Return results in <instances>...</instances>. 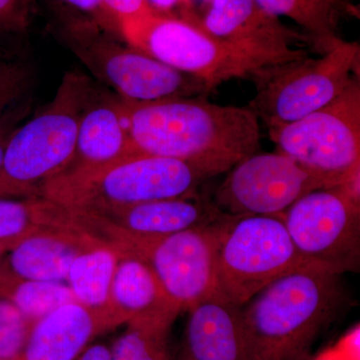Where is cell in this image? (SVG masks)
<instances>
[{
	"label": "cell",
	"instance_id": "e0dca14e",
	"mask_svg": "<svg viewBox=\"0 0 360 360\" xmlns=\"http://www.w3.org/2000/svg\"><path fill=\"white\" fill-rule=\"evenodd\" d=\"M78 233L66 229L27 236L0 257V270L23 281L63 283L77 255L99 243Z\"/></svg>",
	"mask_w": 360,
	"mask_h": 360
},
{
	"label": "cell",
	"instance_id": "7a4b0ae2",
	"mask_svg": "<svg viewBox=\"0 0 360 360\" xmlns=\"http://www.w3.org/2000/svg\"><path fill=\"white\" fill-rule=\"evenodd\" d=\"M340 274L319 269L281 276L241 309L243 360H303L345 303Z\"/></svg>",
	"mask_w": 360,
	"mask_h": 360
},
{
	"label": "cell",
	"instance_id": "1f68e13d",
	"mask_svg": "<svg viewBox=\"0 0 360 360\" xmlns=\"http://www.w3.org/2000/svg\"><path fill=\"white\" fill-rule=\"evenodd\" d=\"M18 243H1L0 241V257H4V255L11 250L13 246L18 245Z\"/></svg>",
	"mask_w": 360,
	"mask_h": 360
},
{
	"label": "cell",
	"instance_id": "5bb4252c",
	"mask_svg": "<svg viewBox=\"0 0 360 360\" xmlns=\"http://www.w3.org/2000/svg\"><path fill=\"white\" fill-rule=\"evenodd\" d=\"M226 213L200 196L150 201L91 217L116 227V236L155 238L219 221Z\"/></svg>",
	"mask_w": 360,
	"mask_h": 360
},
{
	"label": "cell",
	"instance_id": "6da1fadb",
	"mask_svg": "<svg viewBox=\"0 0 360 360\" xmlns=\"http://www.w3.org/2000/svg\"><path fill=\"white\" fill-rule=\"evenodd\" d=\"M117 104L135 155L189 161L219 175L259 149V120L250 108L203 97L122 98Z\"/></svg>",
	"mask_w": 360,
	"mask_h": 360
},
{
	"label": "cell",
	"instance_id": "2e32d148",
	"mask_svg": "<svg viewBox=\"0 0 360 360\" xmlns=\"http://www.w3.org/2000/svg\"><path fill=\"white\" fill-rule=\"evenodd\" d=\"M241 309L217 295L188 309L179 360H243Z\"/></svg>",
	"mask_w": 360,
	"mask_h": 360
},
{
	"label": "cell",
	"instance_id": "8fae6325",
	"mask_svg": "<svg viewBox=\"0 0 360 360\" xmlns=\"http://www.w3.org/2000/svg\"><path fill=\"white\" fill-rule=\"evenodd\" d=\"M227 215L214 224L155 238L118 236V250L148 262L161 288L180 310L221 295L217 252ZM222 296V295H221Z\"/></svg>",
	"mask_w": 360,
	"mask_h": 360
},
{
	"label": "cell",
	"instance_id": "836d02e7",
	"mask_svg": "<svg viewBox=\"0 0 360 360\" xmlns=\"http://www.w3.org/2000/svg\"><path fill=\"white\" fill-rule=\"evenodd\" d=\"M205 1H210V2H212V0H205Z\"/></svg>",
	"mask_w": 360,
	"mask_h": 360
},
{
	"label": "cell",
	"instance_id": "277c9868",
	"mask_svg": "<svg viewBox=\"0 0 360 360\" xmlns=\"http://www.w3.org/2000/svg\"><path fill=\"white\" fill-rule=\"evenodd\" d=\"M127 44L174 70L198 78L212 90L233 78H250L262 68L245 52L206 32L198 16L182 18L153 8L118 22Z\"/></svg>",
	"mask_w": 360,
	"mask_h": 360
},
{
	"label": "cell",
	"instance_id": "9c48e42d",
	"mask_svg": "<svg viewBox=\"0 0 360 360\" xmlns=\"http://www.w3.org/2000/svg\"><path fill=\"white\" fill-rule=\"evenodd\" d=\"M63 34L89 70L122 98L153 101L210 90L198 78L174 70L130 45L123 46L115 34L99 26L68 25Z\"/></svg>",
	"mask_w": 360,
	"mask_h": 360
},
{
	"label": "cell",
	"instance_id": "4dcf8cb0",
	"mask_svg": "<svg viewBox=\"0 0 360 360\" xmlns=\"http://www.w3.org/2000/svg\"><path fill=\"white\" fill-rule=\"evenodd\" d=\"M11 132H9L8 129L4 122H0V167H1L2 158H4V149H6L7 141L11 136Z\"/></svg>",
	"mask_w": 360,
	"mask_h": 360
},
{
	"label": "cell",
	"instance_id": "d6986e66",
	"mask_svg": "<svg viewBox=\"0 0 360 360\" xmlns=\"http://www.w3.org/2000/svg\"><path fill=\"white\" fill-rule=\"evenodd\" d=\"M132 156L117 103L99 104L82 111L72 160L61 174L98 169Z\"/></svg>",
	"mask_w": 360,
	"mask_h": 360
},
{
	"label": "cell",
	"instance_id": "7c38bea8",
	"mask_svg": "<svg viewBox=\"0 0 360 360\" xmlns=\"http://www.w3.org/2000/svg\"><path fill=\"white\" fill-rule=\"evenodd\" d=\"M340 186L283 153H255L231 168L214 205L231 215L283 214L305 194Z\"/></svg>",
	"mask_w": 360,
	"mask_h": 360
},
{
	"label": "cell",
	"instance_id": "ffe728a7",
	"mask_svg": "<svg viewBox=\"0 0 360 360\" xmlns=\"http://www.w3.org/2000/svg\"><path fill=\"white\" fill-rule=\"evenodd\" d=\"M120 257V252L115 246L96 243L77 255L65 279L77 302L101 315L108 328H112L110 317L111 283Z\"/></svg>",
	"mask_w": 360,
	"mask_h": 360
},
{
	"label": "cell",
	"instance_id": "f546056e",
	"mask_svg": "<svg viewBox=\"0 0 360 360\" xmlns=\"http://www.w3.org/2000/svg\"><path fill=\"white\" fill-rule=\"evenodd\" d=\"M148 1L153 8L163 13H168L174 7L180 6L186 7L187 11L191 6V0H148Z\"/></svg>",
	"mask_w": 360,
	"mask_h": 360
},
{
	"label": "cell",
	"instance_id": "83f0119b",
	"mask_svg": "<svg viewBox=\"0 0 360 360\" xmlns=\"http://www.w3.org/2000/svg\"><path fill=\"white\" fill-rule=\"evenodd\" d=\"M101 1L117 22L125 18L141 15L153 8L148 4V0H101Z\"/></svg>",
	"mask_w": 360,
	"mask_h": 360
},
{
	"label": "cell",
	"instance_id": "ba28073f",
	"mask_svg": "<svg viewBox=\"0 0 360 360\" xmlns=\"http://www.w3.org/2000/svg\"><path fill=\"white\" fill-rule=\"evenodd\" d=\"M269 134L278 153L303 167L338 186L359 184V75L333 103Z\"/></svg>",
	"mask_w": 360,
	"mask_h": 360
},
{
	"label": "cell",
	"instance_id": "52a82bcc",
	"mask_svg": "<svg viewBox=\"0 0 360 360\" xmlns=\"http://www.w3.org/2000/svg\"><path fill=\"white\" fill-rule=\"evenodd\" d=\"M304 269L319 267L297 252L283 214L227 215L217 252V281L220 295L229 302L243 307L276 279Z\"/></svg>",
	"mask_w": 360,
	"mask_h": 360
},
{
	"label": "cell",
	"instance_id": "484cf974",
	"mask_svg": "<svg viewBox=\"0 0 360 360\" xmlns=\"http://www.w3.org/2000/svg\"><path fill=\"white\" fill-rule=\"evenodd\" d=\"M30 72L18 61L0 58V122L27 87Z\"/></svg>",
	"mask_w": 360,
	"mask_h": 360
},
{
	"label": "cell",
	"instance_id": "30bf717a",
	"mask_svg": "<svg viewBox=\"0 0 360 360\" xmlns=\"http://www.w3.org/2000/svg\"><path fill=\"white\" fill-rule=\"evenodd\" d=\"M297 252L310 264L333 274L359 267V184L305 194L283 214Z\"/></svg>",
	"mask_w": 360,
	"mask_h": 360
},
{
	"label": "cell",
	"instance_id": "44dd1931",
	"mask_svg": "<svg viewBox=\"0 0 360 360\" xmlns=\"http://www.w3.org/2000/svg\"><path fill=\"white\" fill-rule=\"evenodd\" d=\"M78 222L75 210L44 196L25 200L0 198L1 243H20L39 232L77 229Z\"/></svg>",
	"mask_w": 360,
	"mask_h": 360
},
{
	"label": "cell",
	"instance_id": "d4e9b609",
	"mask_svg": "<svg viewBox=\"0 0 360 360\" xmlns=\"http://www.w3.org/2000/svg\"><path fill=\"white\" fill-rule=\"evenodd\" d=\"M70 13L65 25L89 23L99 26L112 34H120L117 20L111 15L101 0H52Z\"/></svg>",
	"mask_w": 360,
	"mask_h": 360
},
{
	"label": "cell",
	"instance_id": "9a60e30c",
	"mask_svg": "<svg viewBox=\"0 0 360 360\" xmlns=\"http://www.w3.org/2000/svg\"><path fill=\"white\" fill-rule=\"evenodd\" d=\"M180 311L148 262L136 255L120 252L110 288L112 328L132 321L174 323Z\"/></svg>",
	"mask_w": 360,
	"mask_h": 360
},
{
	"label": "cell",
	"instance_id": "5b68a950",
	"mask_svg": "<svg viewBox=\"0 0 360 360\" xmlns=\"http://www.w3.org/2000/svg\"><path fill=\"white\" fill-rule=\"evenodd\" d=\"M84 89L82 80L66 78L44 112L11 132L0 167V198H32L65 172L75 153Z\"/></svg>",
	"mask_w": 360,
	"mask_h": 360
},
{
	"label": "cell",
	"instance_id": "4316f807",
	"mask_svg": "<svg viewBox=\"0 0 360 360\" xmlns=\"http://www.w3.org/2000/svg\"><path fill=\"white\" fill-rule=\"evenodd\" d=\"M35 13V0H0V32L27 30Z\"/></svg>",
	"mask_w": 360,
	"mask_h": 360
},
{
	"label": "cell",
	"instance_id": "f1b7e54d",
	"mask_svg": "<svg viewBox=\"0 0 360 360\" xmlns=\"http://www.w3.org/2000/svg\"><path fill=\"white\" fill-rule=\"evenodd\" d=\"M75 360H111L110 348L103 345H92L85 348Z\"/></svg>",
	"mask_w": 360,
	"mask_h": 360
},
{
	"label": "cell",
	"instance_id": "ac0fdd59",
	"mask_svg": "<svg viewBox=\"0 0 360 360\" xmlns=\"http://www.w3.org/2000/svg\"><path fill=\"white\" fill-rule=\"evenodd\" d=\"M108 326L101 315L68 303L33 324L20 360H75Z\"/></svg>",
	"mask_w": 360,
	"mask_h": 360
},
{
	"label": "cell",
	"instance_id": "cb8c5ba5",
	"mask_svg": "<svg viewBox=\"0 0 360 360\" xmlns=\"http://www.w3.org/2000/svg\"><path fill=\"white\" fill-rule=\"evenodd\" d=\"M33 324L15 305L0 298V360H20Z\"/></svg>",
	"mask_w": 360,
	"mask_h": 360
},
{
	"label": "cell",
	"instance_id": "7402d4cb",
	"mask_svg": "<svg viewBox=\"0 0 360 360\" xmlns=\"http://www.w3.org/2000/svg\"><path fill=\"white\" fill-rule=\"evenodd\" d=\"M272 15L290 18L302 26L316 46L324 53L340 41L338 27L340 18L352 13L345 0H255Z\"/></svg>",
	"mask_w": 360,
	"mask_h": 360
},
{
	"label": "cell",
	"instance_id": "d6a6232c",
	"mask_svg": "<svg viewBox=\"0 0 360 360\" xmlns=\"http://www.w3.org/2000/svg\"><path fill=\"white\" fill-rule=\"evenodd\" d=\"M303 360H310V357H307V359H303Z\"/></svg>",
	"mask_w": 360,
	"mask_h": 360
},
{
	"label": "cell",
	"instance_id": "3957f363",
	"mask_svg": "<svg viewBox=\"0 0 360 360\" xmlns=\"http://www.w3.org/2000/svg\"><path fill=\"white\" fill-rule=\"evenodd\" d=\"M198 163L155 155H135L86 172H63L44 184L41 196L72 210L103 214L150 201L196 195L215 176Z\"/></svg>",
	"mask_w": 360,
	"mask_h": 360
},
{
	"label": "cell",
	"instance_id": "8992f818",
	"mask_svg": "<svg viewBox=\"0 0 360 360\" xmlns=\"http://www.w3.org/2000/svg\"><path fill=\"white\" fill-rule=\"evenodd\" d=\"M359 42L341 39L321 58L262 68L250 78L257 94L250 106L269 130L302 120L340 97L359 75Z\"/></svg>",
	"mask_w": 360,
	"mask_h": 360
},
{
	"label": "cell",
	"instance_id": "4fadbf2b",
	"mask_svg": "<svg viewBox=\"0 0 360 360\" xmlns=\"http://www.w3.org/2000/svg\"><path fill=\"white\" fill-rule=\"evenodd\" d=\"M206 32L265 66L290 63L309 56L295 49L309 37L291 32L278 18L265 11L255 0H212V6L200 20Z\"/></svg>",
	"mask_w": 360,
	"mask_h": 360
},
{
	"label": "cell",
	"instance_id": "603a6c76",
	"mask_svg": "<svg viewBox=\"0 0 360 360\" xmlns=\"http://www.w3.org/2000/svg\"><path fill=\"white\" fill-rule=\"evenodd\" d=\"M172 323L132 321L110 348L111 360H172L168 338Z\"/></svg>",
	"mask_w": 360,
	"mask_h": 360
}]
</instances>
